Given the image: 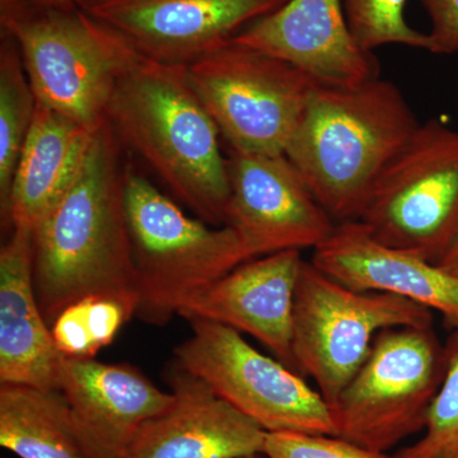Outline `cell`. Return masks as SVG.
Returning <instances> with one entry per match:
<instances>
[{"mask_svg": "<svg viewBox=\"0 0 458 458\" xmlns=\"http://www.w3.org/2000/svg\"><path fill=\"white\" fill-rule=\"evenodd\" d=\"M107 120L119 140L200 221L225 225L228 159L219 146L221 132L192 89L186 66L148 59L116 35Z\"/></svg>", "mask_w": 458, "mask_h": 458, "instance_id": "obj_1", "label": "cell"}, {"mask_svg": "<svg viewBox=\"0 0 458 458\" xmlns=\"http://www.w3.org/2000/svg\"><path fill=\"white\" fill-rule=\"evenodd\" d=\"M233 40L278 57L319 86L354 87L379 77L372 51L352 35L343 0H288Z\"/></svg>", "mask_w": 458, "mask_h": 458, "instance_id": "obj_13", "label": "cell"}, {"mask_svg": "<svg viewBox=\"0 0 458 458\" xmlns=\"http://www.w3.org/2000/svg\"><path fill=\"white\" fill-rule=\"evenodd\" d=\"M430 20L428 51L454 54L458 51V0H419Z\"/></svg>", "mask_w": 458, "mask_h": 458, "instance_id": "obj_26", "label": "cell"}, {"mask_svg": "<svg viewBox=\"0 0 458 458\" xmlns=\"http://www.w3.org/2000/svg\"><path fill=\"white\" fill-rule=\"evenodd\" d=\"M288 0H77L148 59L189 66Z\"/></svg>", "mask_w": 458, "mask_h": 458, "instance_id": "obj_11", "label": "cell"}, {"mask_svg": "<svg viewBox=\"0 0 458 458\" xmlns=\"http://www.w3.org/2000/svg\"><path fill=\"white\" fill-rule=\"evenodd\" d=\"M192 334L174 349L181 369L267 432L337 436L327 400L283 361L262 354L234 328L189 319Z\"/></svg>", "mask_w": 458, "mask_h": 458, "instance_id": "obj_10", "label": "cell"}, {"mask_svg": "<svg viewBox=\"0 0 458 458\" xmlns=\"http://www.w3.org/2000/svg\"><path fill=\"white\" fill-rule=\"evenodd\" d=\"M262 454L265 458H394L339 436L303 432H267Z\"/></svg>", "mask_w": 458, "mask_h": 458, "instance_id": "obj_25", "label": "cell"}, {"mask_svg": "<svg viewBox=\"0 0 458 458\" xmlns=\"http://www.w3.org/2000/svg\"><path fill=\"white\" fill-rule=\"evenodd\" d=\"M399 87L315 84L284 155L334 222L360 221L379 174L417 131Z\"/></svg>", "mask_w": 458, "mask_h": 458, "instance_id": "obj_3", "label": "cell"}, {"mask_svg": "<svg viewBox=\"0 0 458 458\" xmlns=\"http://www.w3.org/2000/svg\"><path fill=\"white\" fill-rule=\"evenodd\" d=\"M95 134L38 102L12 183L11 229L33 231L60 203L82 174Z\"/></svg>", "mask_w": 458, "mask_h": 458, "instance_id": "obj_19", "label": "cell"}, {"mask_svg": "<svg viewBox=\"0 0 458 458\" xmlns=\"http://www.w3.org/2000/svg\"><path fill=\"white\" fill-rule=\"evenodd\" d=\"M38 99L16 40L2 31L0 45V216L11 229L9 200L18 159L35 117Z\"/></svg>", "mask_w": 458, "mask_h": 458, "instance_id": "obj_21", "label": "cell"}, {"mask_svg": "<svg viewBox=\"0 0 458 458\" xmlns=\"http://www.w3.org/2000/svg\"><path fill=\"white\" fill-rule=\"evenodd\" d=\"M60 391L92 458L128 457L141 428L174 400L134 367L96 360L65 358Z\"/></svg>", "mask_w": 458, "mask_h": 458, "instance_id": "obj_16", "label": "cell"}, {"mask_svg": "<svg viewBox=\"0 0 458 458\" xmlns=\"http://www.w3.org/2000/svg\"><path fill=\"white\" fill-rule=\"evenodd\" d=\"M433 327L388 328L331 405L337 436L376 452L423 432L447 370Z\"/></svg>", "mask_w": 458, "mask_h": 458, "instance_id": "obj_6", "label": "cell"}, {"mask_svg": "<svg viewBox=\"0 0 458 458\" xmlns=\"http://www.w3.org/2000/svg\"><path fill=\"white\" fill-rule=\"evenodd\" d=\"M297 250L241 264L181 307L183 318L207 319L254 336L276 360L295 369V292L303 265Z\"/></svg>", "mask_w": 458, "mask_h": 458, "instance_id": "obj_14", "label": "cell"}, {"mask_svg": "<svg viewBox=\"0 0 458 458\" xmlns=\"http://www.w3.org/2000/svg\"><path fill=\"white\" fill-rule=\"evenodd\" d=\"M231 197L225 225L233 228L250 259L318 249L336 223L285 155L232 150Z\"/></svg>", "mask_w": 458, "mask_h": 458, "instance_id": "obj_12", "label": "cell"}, {"mask_svg": "<svg viewBox=\"0 0 458 458\" xmlns=\"http://www.w3.org/2000/svg\"><path fill=\"white\" fill-rule=\"evenodd\" d=\"M174 400L150 419L126 458H241L262 454L267 430L203 379L174 363L167 375Z\"/></svg>", "mask_w": 458, "mask_h": 458, "instance_id": "obj_15", "label": "cell"}, {"mask_svg": "<svg viewBox=\"0 0 458 458\" xmlns=\"http://www.w3.org/2000/svg\"><path fill=\"white\" fill-rule=\"evenodd\" d=\"M123 195L137 280L135 318L141 321L167 324L183 304L251 260L233 228L186 216L128 165Z\"/></svg>", "mask_w": 458, "mask_h": 458, "instance_id": "obj_4", "label": "cell"}, {"mask_svg": "<svg viewBox=\"0 0 458 458\" xmlns=\"http://www.w3.org/2000/svg\"><path fill=\"white\" fill-rule=\"evenodd\" d=\"M41 4L50 5L56 8H74L78 7L77 0H36Z\"/></svg>", "mask_w": 458, "mask_h": 458, "instance_id": "obj_28", "label": "cell"}, {"mask_svg": "<svg viewBox=\"0 0 458 458\" xmlns=\"http://www.w3.org/2000/svg\"><path fill=\"white\" fill-rule=\"evenodd\" d=\"M64 360L36 298L32 231L13 228L0 250V385L60 391Z\"/></svg>", "mask_w": 458, "mask_h": 458, "instance_id": "obj_18", "label": "cell"}, {"mask_svg": "<svg viewBox=\"0 0 458 458\" xmlns=\"http://www.w3.org/2000/svg\"><path fill=\"white\" fill-rule=\"evenodd\" d=\"M447 370L428 414L419 441L401 448L394 458H458V336L447 344Z\"/></svg>", "mask_w": 458, "mask_h": 458, "instance_id": "obj_23", "label": "cell"}, {"mask_svg": "<svg viewBox=\"0 0 458 458\" xmlns=\"http://www.w3.org/2000/svg\"><path fill=\"white\" fill-rule=\"evenodd\" d=\"M312 264L357 291L406 298L438 313L458 336V276L441 265L378 242L360 221L337 223Z\"/></svg>", "mask_w": 458, "mask_h": 458, "instance_id": "obj_17", "label": "cell"}, {"mask_svg": "<svg viewBox=\"0 0 458 458\" xmlns=\"http://www.w3.org/2000/svg\"><path fill=\"white\" fill-rule=\"evenodd\" d=\"M360 222L378 242L438 264L458 234V131L437 119L419 123Z\"/></svg>", "mask_w": 458, "mask_h": 458, "instance_id": "obj_8", "label": "cell"}, {"mask_svg": "<svg viewBox=\"0 0 458 458\" xmlns=\"http://www.w3.org/2000/svg\"><path fill=\"white\" fill-rule=\"evenodd\" d=\"M438 265H441L443 269L450 271V273L458 276V234L454 238L450 249L447 250L441 261L438 262Z\"/></svg>", "mask_w": 458, "mask_h": 458, "instance_id": "obj_27", "label": "cell"}, {"mask_svg": "<svg viewBox=\"0 0 458 458\" xmlns=\"http://www.w3.org/2000/svg\"><path fill=\"white\" fill-rule=\"evenodd\" d=\"M433 312L391 293L357 291L304 261L295 292L293 357L333 405L388 328L433 327Z\"/></svg>", "mask_w": 458, "mask_h": 458, "instance_id": "obj_7", "label": "cell"}, {"mask_svg": "<svg viewBox=\"0 0 458 458\" xmlns=\"http://www.w3.org/2000/svg\"><path fill=\"white\" fill-rule=\"evenodd\" d=\"M192 89L232 150L284 155L315 82L234 40L186 66Z\"/></svg>", "mask_w": 458, "mask_h": 458, "instance_id": "obj_9", "label": "cell"}, {"mask_svg": "<svg viewBox=\"0 0 458 458\" xmlns=\"http://www.w3.org/2000/svg\"><path fill=\"white\" fill-rule=\"evenodd\" d=\"M120 144L107 120L73 188L32 231L33 286L50 327L65 307L92 295L138 309Z\"/></svg>", "mask_w": 458, "mask_h": 458, "instance_id": "obj_2", "label": "cell"}, {"mask_svg": "<svg viewBox=\"0 0 458 458\" xmlns=\"http://www.w3.org/2000/svg\"><path fill=\"white\" fill-rule=\"evenodd\" d=\"M135 312L134 304L126 301L92 295L65 307L51 325V335L65 358L95 360Z\"/></svg>", "mask_w": 458, "mask_h": 458, "instance_id": "obj_22", "label": "cell"}, {"mask_svg": "<svg viewBox=\"0 0 458 458\" xmlns=\"http://www.w3.org/2000/svg\"><path fill=\"white\" fill-rule=\"evenodd\" d=\"M0 25L16 40L38 104L98 131L107 123L116 35L80 8L0 0Z\"/></svg>", "mask_w": 458, "mask_h": 458, "instance_id": "obj_5", "label": "cell"}, {"mask_svg": "<svg viewBox=\"0 0 458 458\" xmlns=\"http://www.w3.org/2000/svg\"><path fill=\"white\" fill-rule=\"evenodd\" d=\"M0 445L18 458H92L59 390L0 385Z\"/></svg>", "mask_w": 458, "mask_h": 458, "instance_id": "obj_20", "label": "cell"}, {"mask_svg": "<svg viewBox=\"0 0 458 458\" xmlns=\"http://www.w3.org/2000/svg\"><path fill=\"white\" fill-rule=\"evenodd\" d=\"M241 458H265L264 454H255V456H247V457H241Z\"/></svg>", "mask_w": 458, "mask_h": 458, "instance_id": "obj_29", "label": "cell"}, {"mask_svg": "<svg viewBox=\"0 0 458 458\" xmlns=\"http://www.w3.org/2000/svg\"><path fill=\"white\" fill-rule=\"evenodd\" d=\"M406 4L408 0H343L355 40L372 53L385 45L428 50L427 33L412 29L406 21Z\"/></svg>", "mask_w": 458, "mask_h": 458, "instance_id": "obj_24", "label": "cell"}]
</instances>
